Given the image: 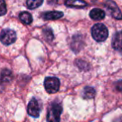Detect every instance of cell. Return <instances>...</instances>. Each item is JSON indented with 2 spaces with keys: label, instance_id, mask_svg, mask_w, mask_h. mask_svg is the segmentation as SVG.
Here are the masks:
<instances>
[{
  "label": "cell",
  "instance_id": "7",
  "mask_svg": "<svg viewBox=\"0 0 122 122\" xmlns=\"http://www.w3.org/2000/svg\"><path fill=\"white\" fill-rule=\"evenodd\" d=\"M42 18L45 20H56L61 18L63 16V13L59 11H51V12H46L42 13Z\"/></svg>",
  "mask_w": 122,
  "mask_h": 122
},
{
  "label": "cell",
  "instance_id": "16",
  "mask_svg": "<svg viewBox=\"0 0 122 122\" xmlns=\"http://www.w3.org/2000/svg\"><path fill=\"white\" fill-rule=\"evenodd\" d=\"M7 13V7L4 0H0V16H3Z\"/></svg>",
  "mask_w": 122,
  "mask_h": 122
},
{
  "label": "cell",
  "instance_id": "17",
  "mask_svg": "<svg viewBox=\"0 0 122 122\" xmlns=\"http://www.w3.org/2000/svg\"><path fill=\"white\" fill-rule=\"evenodd\" d=\"M116 89H117V91L122 92V81H118L117 83L116 84Z\"/></svg>",
  "mask_w": 122,
  "mask_h": 122
},
{
  "label": "cell",
  "instance_id": "4",
  "mask_svg": "<svg viewBox=\"0 0 122 122\" xmlns=\"http://www.w3.org/2000/svg\"><path fill=\"white\" fill-rule=\"evenodd\" d=\"M0 40L4 45H10L16 40V33L11 29H4L0 34Z\"/></svg>",
  "mask_w": 122,
  "mask_h": 122
},
{
  "label": "cell",
  "instance_id": "12",
  "mask_svg": "<svg viewBox=\"0 0 122 122\" xmlns=\"http://www.w3.org/2000/svg\"><path fill=\"white\" fill-rule=\"evenodd\" d=\"M82 97L85 99H92L96 96V90L93 87L91 86H86L83 90V94Z\"/></svg>",
  "mask_w": 122,
  "mask_h": 122
},
{
  "label": "cell",
  "instance_id": "13",
  "mask_svg": "<svg viewBox=\"0 0 122 122\" xmlns=\"http://www.w3.org/2000/svg\"><path fill=\"white\" fill-rule=\"evenodd\" d=\"M19 18L22 22H23L24 24H30L32 22V15L29 13H27V12H23L19 14Z\"/></svg>",
  "mask_w": 122,
  "mask_h": 122
},
{
  "label": "cell",
  "instance_id": "10",
  "mask_svg": "<svg viewBox=\"0 0 122 122\" xmlns=\"http://www.w3.org/2000/svg\"><path fill=\"white\" fill-rule=\"evenodd\" d=\"M105 16H106L105 12L100 8H93L90 12V17L93 20H102Z\"/></svg>",
  "mask_w": 122,
  "mask_h": 122
},
{
  "label": "cell",
  "instance_id": "14",
  "mask_svg": "<svg viewBox=\"0 0 122 122\" xmlns=\"http://www.w3.org/2000/svg\"><path fill=\"white\" fill-rule=\"evenodd\" d=\"M43 3V0H27V7L29 9H34L40 7Z\"/></svg>",
  "mask_w": 122,
  "mask_h": 122
},
{
  "label": "cell",
  "instance_id": "8",
  "mask_svg": "<svg viewBox=\"0 0 122 122\" xmlns=\"http://www.w3.org/2000/svg\"><path fill=\"white\" fill-rule=\"evenodd\" d=\"M112 47L115 50L121 51L122 49V32H117L115 33L112 40Z\"/></svg>",
  "mask_w": 122,
  "mask_h": 122
},
{
  "label": "cell",
  "instance_id": "6",
  "mask_svg": "<svg viewBox=\"0 0 122 122\" xmlns=\"http://www.w3.org/2000/svg\"><path fill=\"white\" fill-rule=\"evenodd\" d=\"M41 112V107L39 102L36 98H32L27 106V113L32 117H38Z\"/></svg>",
  "mask_w": 122,
  "mask_h": 122
},
{
  "label": "cell",
  "instance_id": "3",
  "mask_svg": "<svg viewBox=\"0 0 122 122\" xmlns=\"http://www.w3.org/2000/svg\"><path fill=\"white\" fill-rule=\"evenodd\" d=\"M44 87L47 93L54 94L58 92L60 88V81L54 76H48L44 81Z\"/></svg>",
  "mask_w": 122,
  "mask_h": 122
},
{
  "label": "cell",
  "instance_id": "11",
  "mask_svg": "<svg viewBox=\"0 0 122 122\" xmlns=\"http://www.w3.org/2000/svg\"><path fill=\"white\" fill-rule=\"evenodd\" d=\"M12 79V72L8 69H3L0 76V83H8Z\"/></svg>",
  "mask_w": 122,
  "mask_h": 122
},
{
  "label": "cell",
  "instance_id": "19",
  "mask_svg": "<svg viewBox=\"0 0 122 122\" xmlns=\"http://www.w3.org/2000/svg\"><path fill=\"white\" fill-rule=\"evenodd\" d=\"M121 55H122V49L121 50Z\"/></svg>",
  "mask_w": 122,
  "mask_h": 122
},
{
  "label": "cell",
  "instance_id": "15",
  "mask_svg": "<svg viewBox=\"0 0 122 122\" xmlns=\"http://www.w3.org/2000/svg\"><path fill=\"white\" fill-rule=\"evenodd\" d=\"M43 34L45 35L46 39H47L48 41H51L53 38H54V36H53V33L51 32V30L50 28H46L43 30Z\"/></svg>",
  "mask_w": 122,
  "mask_h": 122
},
{
  "label": "cell",
  "instance_id": "18",
  "mask_svg": "<svg viewBox=\"0 0 122 122\" xmlns=\"http://www.w3.org/2000/svg\"><path fill=\"white\" fill-rule=\"evenodd\" d=\"M113 122H122V116H119V117H117V118H115Z\"/></svg>",
  "mask_w": 122,
  "mask_h": 122
},
{
  "label": "cell",
  "instance_id": "5",
  "mask_svg": "<svg viewBox=\"0 0 122 122\" xmlns=\"http://www.w3.org/2000/svg\"><path fill=\"white\" fill-rule=\"evenodd\" d=\"M105 7L106 8V9L110 12V13L111 14V16L116 19H122V13L121 10L119 9V8L117 7L116 3L112 0H107L105 3Z\"/></svg>",
  "mask_w": 122,
  "mask_h": 122
},
{
  "label": "cell",
  "instance_id": "1",
  "mask_svg": "<svg viewBox=\"0 0 122 122\" xmlns=\"http://www.w3.org/2000/svg\"><path fill=\"white\" fill-rule=\"evenodd\" d=\"M108 29L102 23H97L92 28V37L97 42H104L108 37Z\"/></svg>",
  "mask_w": 122,
  "mask_h": 122
},
{
  "label": "cell",
  "instance_id": "9",
  "mask_svg": "<svg viewBox=\"0 0 122 122\" xmlns=\"http://www.w3.org/2000/svg\"><path fill=\"white\" fill-rule=\"evenodd\" d=\"M65 4L67 7L75 8H82L87 6L86 2L83 1V0H66Z\"/></svg>",
  "mask_w": 122,
  "mask_h": 122
},
{
  "label": "cell",
  "instance_id": "2",
  "mask_svg": "<svg viewBox=\"0 0 122 122\" xmlns=\"http://www.w3.org/2000/svg\"><path fill=\"white\" fill-rule=\"evenodd\" d=\"M62 112L61 106L58 103H53L47 111V122H60V117Z\"/></svg>",
  "mask_w": 122,
  "mask_h": 122
}]
</instances>
